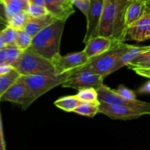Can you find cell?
Instances as JSON below:
<instances>
[{
	"label": "cell",
	"instance_id": "6da1fadb",
	"mask_svg": "<svg viewBox=\"0 0 150 150\" xmlns=\"http://www.w3.org/2000/svg\"><path fill=\"white\" fill-rule=\"evenodd\" d=\"M130 0H104L102 15L96 36H103L114 40L125 41V18Z\"/></svg>",
	"mask_w": 150,
	"mask_h": 150
},
{
	"label": "cell",
	"instance_id": "7a4b0ae2",
	"mask_svg": "<svg viewBox=\"0 0 150 150\" xmlns=\"http://www.w3.org/2000/svg\"><path fill=\"white\" fill-rule=\"evenodd\" d=\"M65 20L57 18L32 37L29 48L51 61L60 54V43Z\"/></svg>",
	"mask_w": 150,
	"mask_h": 150
},
{
	"label": "cell",
	"instance_id": "3957f363",
	"mask_svg": "<svg viewBox=\"0 0 150 150\" xmlns=\"http://www.w3.org/2000/svg\"><path fill=\"white\" fill-rule=\"evenodd\" d=\"M130 45L120 42L100 55L89 59L87 62L76 70H89L99 74L104 79L112 74L113 70Z\"/></svg>",
	"mask_w": 150,
	"mask_h": 150
},
{
	"label": "cell",
	"instance_id": "277c9868",
	"mask_svg": "<svg viewBox=\"0 0 150 150\" xmlns=\"http://www.w3.org/2000/svg\"><path fill=\"white\" fill-rule=\"evenodd\" d=\"M74 70H70L62 75H56L54 72H50L20 76V79L29 89L31 98L34 103L38 98L53 88L62 84Z\"/></svg>",
	"mask_w": 150,
	"mask_h": 150
},
{
	"label": "cell",
	"instance_id": "5b68a950",
	"mask_svg": "<svg viewBox=\"0 0 150 150\" xmlns=\"http://www.w3.org/2000/svg\"><path fill=\"white\" fill-rule=\"evenodd\" d=\"M11 66L21 76L54 72V67L50 60L39 55L29 48L21 51L18 58Z\"/></svg>",
	"mask_w": 150,
	"mask_h": 150
},
{
	"label": "cell",
	"instance_id": "8992f818",
	"mask_svg": "<svg viewBox=\"0 0 150 150\" xmlns=\"http://www.w3.org/2000/svg\"><path fill=\"white\" fill-rule=\"evenodd\" d=\"M99 113L112 120H134L144 115H150V103L145 102L138 106H130L100 102Z\"/></svg>",
	"mask_w": 150,
	"mask_h": 150
},
{
	"label": "cell",
	"instance_id": "52a82bcc",
	"mask_svg": "<svg viewBox=\"0 0 150 150\" xmlns=\"http://www.w3.org/2000/svg\"><path fill=\"white\" fill-rule=\"evenodd\" d=\"M104 79L99 74L89 70H75L62 84L64 88H72L78 91L84 88L98 89L103 83Z\"/></svg>",
	"mask_w": 150,
	"mask_h": 150
},
{
	"label": "cell",
	"instance_id": "ba28073f",
	"mask_svg": "<svg viewBox=\"0 0 150 150\" xmlns=\"http://www.w3.org/2000/svg\"><path fill=\"white\" fill-rule=\"evenodd\" d=\"M89 59L86 57L84 51L71 53L65 56L59 54L51 60L56 75H62L64 73L75 70L84 65Z\"/></svg>",
	"mask_w": 150,
	"mask_h": 150
},
{
	"label": "cell",
	"instance_id": "9c48e42d",
	"mask_svg": "<svg viewBox=\"0 0 150 150\" xmlns=\"http://www.w3.org/2000/svg\"><path fill=\"white\" fill-rule=\"evenodd\" d=\"M7 101L18 104L23 110H26L33 103L29 89L20 77L1 95L0 102Z\"/></svg>",
	"mask_w": 150,
	"mask_h": 150
},
{
	"label": "cell",
	"instance_id": "30bf717a",
	"mask_svg": "<svg viewBox=\"0 0 150 150\" xmlns=\"http://www.w3.org/2000/svg\"><path fill=\"white\" fill-rule=\"evenodd\" d=\"M150 39V11L144 14L127 29L125 40L143 42Z\"/></svg>",
	"mask_w": 150,
	"mask_h": 150
},
{
	"label": "cell",
	"instance_id": "8fae6325",
	"mask_svg": "<svg viewBox=\"0 0 150 150\" xmlns=\"http://www.w3.org/2000/svg\"><path fill=\"white\" fill-rule=\"evenodd\" d=\"M104 0H91L89 13L86 18V31L83 38L86 43L91 38L96 37L103 11Z\"/></svg>",
	"mask_w": 150,
	"mask_h": 150
},
{
	"label": "cell",
	"instance_id": "7c38bea8",
	"mask_svg": "<svg viewBox=\"0 0 150 150\" xmlns=\"http://www.w3.org/2000/svg\"><path fill=\"white\" fill-rule=\"evenodd\" d=\"M97 92H98V100L104 103L111 104V105L138 106L145 103L137 99L133 100H128L125 99L120 96L114 91V89H111L103 83L98 89H97Z\"/></svg>",
	"mask_w": 150,
	"mask_h": 150
},
{
	"label": "cell",
	"instance_id": "4fadbf2b",
	"mask_svg": "<svg viewBox=\"0 0 150 150\" xmlns=\"http://www.w3.org/2000/svg\"><path fill=\"white\" fill-rule=\"evenodd\" d=\"M119 42H120V41L114 40L106 37L96 36L91 38L85 43L86 45L83 51L88 59H91L100 55Z\"/></svg>",
	"mask_w": 150,
	"mask_h": 150
},
{
	"label": "cell",
	"instance_id": "5bb4252c",
	"mask_svg": "<svg viewBox=\"0 0 150 150\" xmlns=\"http://www.w3.org/2000/svg\"><path fill=\"white\" fill-rule=\"evenodd\" d=\"M146 12V4L141 0H130L127 7L125 18L126 30L139 20Z\"/></svg>",
	"mask_w": 150,
	"mask_h": 150
},
{
	"label": "cell",
	"instance_id": "9a60e30c",
	"mask_svg": "<svg viewBox=\"0 0 150 150\" xmlns=\"http://www.w3.org/2000/svg\"><path fill=\"white\" fill-rule=\"evenodd\" d=\"M55 19H57V18L54 17L50 13L41 17L29 18L27 23L25 26L24 30L27 32L31 36L34 37L41 29L48 26Z\"/></svg>",
	"mask_w": 150,
	"mask_h": 150
},
{
	"label": "cell",
	"instance_id": "2e32d148",
	"mask_svg": "<svg viewBox=\"0 0 150 150\" xmlns=\"http://www.w3.org/2000/svg\"><path fill=\"white\" fill-rule=\"evenodd\" d=\"M150 50V45H146V46H136V45H131L127 51L125 53L120 61L117 62L116 66L113 70V73L117 70L122 68L123 67L127 65L130 62H133L136 57H139L140 54L146 52Z\"/></svg>",
	"mask_w": 150,
	"mask_h": 150
},
{
	"label": "cell",
	"instance_id": "e0dca14e",
	"mask_svg": "<svg viewBox=\"0 0 150 150\" xmlns=\"http://www.w3.org/2000/svg\"><path fill=\"white\" fill-rule=\"evenodd\" d=\"M45 7L48 13L57 18L66 21L72 15L64 8L58 0H45Z\"/></svg>",
	"mask_w": 150,
	"mask_h": 150
},
{
	"label": "cell",
	"instance_id": "ac0fdd59",
	"mask_svg": "<svg viewBox=\"0 0 150 150\" xmlns=\"http://www.w3.org/2000/svg\"><path fill=\"white\" fill-rule=\"evenodd\" d=\"M100 101L97 102H83L80 101L73 112L83 117L93 118L99 113Z\"/></svg>",
	"mask_w": 150,
	"mask_h": 150
},
{
	"label": "cell",
	"instance_id": "d6986e66",
	"mask_svg": "<svg viewBox=\"0 0 150 150\" xmlns=\"http://www.w3.org/2000/svg\"><path fill=\"white\" fill-rule=\"evenodd\" d=\"M21 51L14 45H6L0 50V65L1 64H10L13 63L18 58Z\"/></svg>",
	"mask_w": 150,
	"mask_h": 150
},
{
	"label": "cell",
	"instance_id": "ffe728a7",
	"mask_svg": "<svg viewBox=\"0 0 150 150\" xmlns=\"http://www.w3.org/2000/svg\"><path fill=\"white\" fill-rule=\"evenodd\" d=\"M80 103L76 95L64 96L59 98L54 102V105L62 111L66 112H73L75 108Z\"/></svg>",
	"mask_w": 150,
	"mask_h": 150
},
{
	"label": "cell",
	"instance_id": "44dd1931",
	"mask_svg": "<svg viewBox=\"0 0 150 150\" xmlns=\"http://www.w3.org/2000/svg\"><path fill=\"white\" fill-rule=\"evenodd\" d=\"M5 6L8 18L21 10H25L29 4V0H1Z\"/></svg>",
	"mask_w": 150,
	"mask_h": 150
},
{
	"label": "cell",
	"instance_id": "7402d4cb",
	"mask_svg": "<svg viewBox=\"0 0 150 150\" xmlns=\"http://www.w3.org/2000/svg\"><path fill=\"white\" fill-rule=\"evenodd\" d=\"M20 76L14 68L9 73L0 76V98L6 90L19 79Z\"/></svg>",
	"mask_w": 150,
	"mask_h": 150
},
{
	"label": "cell",
	"instance_id": "603a6c76",
	"mask_svg": "<svg viewBox=\"0 0 150 150\" xmlns=\"http://www.w3.org/2000/svg\"><path fill=\"white\" fill-rule=\"evenodd\" d=\"M29 19V16L25 10H21L8 18V26L19 30L24 29Z\"/></svg>",
	"mask_w": 150,
	"mask_h": 150
},
{
	"label": "cell",
	"instance_id": "cb8c5ba5",
	"mask_svg": "<svg viewBox=\"0 0 150 150\" xmlns=\"http://www.w3.org/2000/svg\"><path fill=\"white\" fill-rule=\"evenodd\" d=\"M32 37L24 29L18 30L17 38H16L15 45L21 51H25L30 47L32 43Z\"/></svg>",
	"mask_w": 150,
	"mask_h": 150
},
{
	"label": "cell",
	"instance_id": "d4e9b609",
	"mask_svg": "<svg viewBox=\"0 0 150 150\" xmlns=\"http://www.w3.org/2000/svg\"><path fill=\"white\" fill-rule=\"evenodd\" d=\"M76 97L80 101L83 102H97L98 96L97 89L95 88H84L79 90Z\"/></svg>",
	"mask_w": 150,
	"mask_h": 150
},
{
	"label": "cell",
	"instance_id": "484cf974",
	"mask_svg": "<svg viewBox=\"0 0 150 150\" xmlns=\"http://www.w3.org/2000/svg\"><path fill=\"white\" fill-rule=\"evenodd\" d=\"M25 11L27 13L29 18L41 17V16H45V15L49 13L48 12V10H46V8H45V7L37 5V4L31 3L29 1Z\"/></svg>",
	"mask_w": 150,
	"mask_h": 150
},
{
	"label": "cell",
	"instance_id": "4316f807",
	"mask_svg": "<svg viewBox=\"0 0 150 150\" xmlns=\"http://www.w3.org/2000/svg\"><path fill=\"white\" fill-rule=\"evenodd\" d=\"M6 45H14L16 44L18 30L7 25L2 30Z\"/></svg>",
	"mask_w": 150,
	"mask_h": 150
},
{
	"label": "cell",
	"instance_id": "83f0119b",
	"mask_svg": "<svg viewBox=\"0 0 150 150\" xmlns=\"http://www.w3.org/2000/svg\"><path fill=\"white\" fill-rule=\"evenodd\" d=\"M114 91L122 98L128 100H133L136 99V95L134 91L128 89L124 85H120L117 89H114Z\"/></svg>",
	"mask_w": 150,
	"mask_h": 150
},
{
	"label": "cell",
	"instance_id": "f1b7e54d",
	"mask_svg": "<svg viewBox=\"0 0 150 150\" xmlns=\"http://www.w3.org/2000/svg\"><path fill=\"white\" fill-rule=\"evenodd\" d=\"M71 1L73 5L76 6L80 11L82 12L86 17V19L87 18L91 0H71Z\"/></svg>",
	"mask_w": 150,
	"mask_h": 150
},
{
	"label": "cell",
	"instance_id": "f546056e",
	"mask_svg": "<svg viewBox=\"0 0 150 150\" xmlns=\"http://www.w3.org/2000/svg\"><path fill=\"white\" fill-rule=\"evenodd\" d=\"M150 62V50L143 54H140L138 57H136L133 62H131L132 64H144V63Z\"/></svg>",
	"mask_w": 150,
	"mask_h": 150
},
{
	"label": "cell",
	"instance_id": "4dcf8cb0",
	"mask_svg": "<svg viewBox=\"0 0 150 150\" xmlns=\"http://www.w3.org/2000/svg\"><path fill=\"white\" fill-rule=\"evenodd\" d=\"M60 3L62 4V5L64 7V8L66 10L70 13L71 14H73L75 13V10L73 8V4L72 3L71 0H58Z\"/></svg>",
	"mask_w": 150,
	"mask_h": 150
},
{
	"label": "cell",
	"instance_id": "1f68e13d",
	"mask_svg": "<svg viewBox=\"0 0 150 150\" xmlns=\"http://www.w3.org/2000/svg\"><path fill=\"white\" fill-rule=\"evenodd\" d=\"M132 70H133L136 74L150 79V69L139 68V67H136V68H133Z\"/></svg>",
	"mask_w": 150,
	"mask_h": 150
},
{
	"label": "cell",
	"instance_id": "d6a6232c",
	"mask_svg": "<svg viewBox=\"0 0 150 150\" xmlns=\"http://www.w3.org/2000/svg\"><path fill=\"white\" fill-rule=\"evenodd\" d=\"M6 145L4 142V133H3V127H2V122H1V112H0V150H5Z\"/></svg>",
	"mask_w": 150,
	"mask_h": 150
},
{
	"label": "cell",
	"instance_id": "836d02e7",
	"mask_svg": "<svg viewBox=\"0 0 150 150\" xmlns=\"http://www.w3.org/2000/svg\"><path fill=\"white\" fill-rule=\"evenodd\" d=\"M138 93L141 95H150V81L146 82L144 85H142L139 89Z\"/></svg>",
	"mask_w": 150,
	"mask_h": 150
},
{
	"label": "cell",
	"instance_id": "e575fe53",
	"mask_svg": "<svg viewBox=\"0 0 150 150\" xmlns=\"http://www.w3.org/2000/svg\"><path fill=\"white\" fill-rule=\"evenodd\" d=\"M0 17L1 18L4 19V21L7 22V25H8V21H7V11H6L5 6L4 4L3 3V1L1 0H0Z\"/></svg>",
	"mask_w": 150,
	"mask_h": 150
},
{
	"label": "cell",
	"instance_id": "d590c367",
	"mask_svg": "<svg viewBox=\"0 0 150 150\" xmlns=\"http://www.w3.org/2000/svg\"><path fill=\"white\" fill-rule=\"evenodd\" d=\"M129 69L136 68V67H139V68H145V69H150V62L149 63H144V64H134L132 63H129L127 65Z\"/></svg>",
	"mask_w": 150,
	"mask_h": 150
},
{
	"label": "cell",
	"instance_id": "8d00e7d4",
	"mask_svg": "<svg viewBox=\"0 0 150 150\" xmlns=\"http://www.w3.org/2000/svg\"><path fill=\"white\" fill-rule=\"evenodd\" d=\"M13 69V67L10 64H1V65H0V76L9 73Z\"/></svg>",
	"mask_w": 150,
	"mask_h": 150
},
{
	"label": "cell",
	"instance_id": "74e56055",
	"mask_svg": "<svg viewBox=\"0 0 150 150\" xmlns=\"http://www.w3.org/2000/svg\"><path fill=\"white\" fill-rule=\"evenodd\" d=\"M5 46H6L5 40H4V35H3L2 30H1V32H0V50Z\"/></svg>",
	"mask_w": 150,
	"mask_h": 150
},
{
	"label": "cell",
	"instance_id": "f35d334b",
	"mask_svg": "<svg viewBox=\"0 0 150 150\" xmlns=\"http://www.w3.org/2000/svg\"><path fill=\"white\" fill-rule=\"evenodd\" d=\"M29 1L35 4H37V5L45 7V0H29Z\"/></svg>",
	"mask_w": 150,
	"mask_h": 150
},
{
	"label": "cell",
	"instance_id": "ab89813d",
	"mask_svg": "<svg viewBox=\"0 0 150 150\" xmlns=\"http://www.w3.org/2000/svg\"><path fill=\"white\" fill-rule=\"evenodd\" d=\"M7 26V24H4V23H0V31L3 30V29H4V28H5Z\"/></svg>",
	"mask_w": 150,
	"mask_h": 150
},
{
	"label": "cell",
	"instance_id": "60d3db41",
	"mask_svg": "<svg viewBox=\"0 0 150 150\" xmlns=\"http://www.w3.org/2000/svg\"><path fill=\"white\" fill-rule=\"evenodd\" d=\"M145 4H146V10H147V11H150V1L149 2L145 3Z\"/></svg>",
	"mask_w": 150,
	"mask_h": 150
},
{
	"label": "cell",
	"instance_id": "b9f144b4",
	"mask_svg": "<svg viewBox=\"0 0 150 150\" xmlns=\"http://www.w3.org/2000/svg\"><path fill=\"white\" fill-rule=\"evenodd\" d=\"M0 23H4V24L7 25V22L6 21H4L3 18H1V17H0Z\"/></svg>",
	"mask_w": 150,
	"mask_h": 150
},
{
	"label": "cell",
	"instance_id": "7bdbcfd3",
	"mask_svg": "<svg viewBox=\"0 0 150 150\" xmlns=\"http://www.w3.org/2000/svg\"><path fill=\"white\" fill-rule=\"evenodd\" d=\"M141 1H142L143 2H144V3H146V2H149L150 0H141Z\"/></svg>",
	"mask_w": 150,
	"mask_h": 150
},
{
	"label": "cell",
	"instance_id": "ee69618b",
	"mask_svg": "<svg viewBox=\"0 0 150 150\" xmlns=\"http://www.w3.org/2000/svg\"><path fill=\"white\" fill-rule=\"evenodd\" d=\"M0 32H1V31H0Z\"/></svg>",
	"mask_w": 150,
	"mask_h": 150
}]
</instances>
